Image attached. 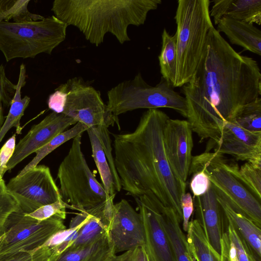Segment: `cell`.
Wrapping results in <instances>:
<instances>
[{
  "mask_svg": "<svg viewBox=\"0 0 261 261\" xmlns=\"http://www.w3.org/2000/svg\"><path fill=\"white\" fill-rule=\"evenodd\" d=\"M7 227L0 239V255L20 251L35 252L53 234L66 228L60 216L38 221L21 209L9 217Z\"/></svg>",
  "mask_w": 261,
  "mask_h": 261,
  "instance_id": "cell-10",
  "label": "cell"
},
{
  "mask_svg": "<svg viewBox=\"0 0 261 261\" xmlns=\"http://www.w3.org/2000/svg\"><path fill=\"white\" fill-rule=\"evenodd\" d=\"M162 222L171 243L176 261H195L189 249L187 237L182 231L174 211L160 205Z\"/></svg>",
  "mask_w": 261,
  "mask_h": 261,
  "instance_id": "cell-23",
  "label": "cell"
},
{
  "mask_svg": "<svg viewBox=\"0 0 261 261\" xmlns=\"http://www.w3.org/2000/svg\"><path fill=\"white\" fill-rule=\"evenodd\" d=\"M30 2V0H9L7 5L0 13V22L12 19L13 22L20 23L44 19L43 16L29 11L28 6Z\"/></svg>",
  "mask_w": 261,
  "mask_h": 261,
  "instance_id": "cell-29",
  "label": "cell"
},
{
  "mask_svg": "<svg viewBox=\"0 0 261 261\" xmlns=\"http://www.w3.org/2000/svg\"><path fill=\"white\" fill-rule=\"evenodd\" d=\"M92 157L98 170L105 190L110 196L116 195L122 189L112 155V140L108 127L98 125L87 130Z\"/></svg>",
  "mask_w": 261,
  "mask_h": 261,
  "instance_id": "cell-16",
  "label": "cell"
},
{
  "mask_svg": "<svg viewBox=\"0 0 261 261\" xmlns=\"http://www.w3.org/2000/svg\"><path fill=\"white\" fill-rule=\"evenodd\" d=\"M194 198L196 219L210 244L221 254V240L224 232V218L225 217L218 200L217 191L211 184L206 193Z\"/></svg>",
  "mask_w": 261,
  "mask_h": 261,
  "instance_id": "cell-18",
  "label": "cell"
},
{
  "mask_svg": "<svg viewBox=\"0 0 261 261\" xmlns=\"http://www.w3.org/2000/svg\"><path fill=\"white\" fill-rule=\"evenodd\" d=\"M239 169L236 163L229 162L223 154L205 151L192 157L189 172L203 170L231 207L261 227V201L243 183Z\"/></svg>",
  "mask_w": 261,
  "mask_h": 261,
  "instance_id": "cell-7",
  "label": "cell"
},
{
  "mask_svg": "<svg viewBox=\"0 0 261 261\" xmlns=\"http://www.w3.org/2000/svg\"><path fill=\"white\" fill-rule=\"evenodd\" d=\"M6 188L26 214L61 199L49 168L37 165L21 176L11 178Z\"/></svg>",
  "mask_w": 261,
  "mask_h": 261,
  "instance_id": "cell-11",
  "label": "cell"
},
{
  "mask_svg": "<svg viewBox=\"0 0 261 261\" xmlns=\"http://www.w3.org/2000/svg\"><path fill=\"white\" fill-rule=\"evenodd\" d=\"M110 261H149L143 247L135 248L115 255Z\"/></svg>",
  "mask_w": 261,
  "mask_h": 261,
  "instance_id": "cell-37",
  "label": "cell"
},
{
  "mask_svg": "<svg viewBox=\"0 0 261 261\" xmlns=\"http://www.w3.org/2000/svg\"><path fill=\"white\" fill-rule=\"evenodd\" d=\"M116 255L108 232L73 250H66L53 261H110Z\"/></svg>",
  "mask_w": 261,
  "mask_h": 261,
  "instance_id": "cell-22",
  "label": "cell"
},
{
  "mask_svg": "<svg viewBox=\"0 0 261 261\" xmlns=\"http://www.w3.org/2000/svg\"><path fill=\"white\" fill-rule=\"evenodd\" d=\"M68 25L52 15L42 20L16 23L0 22V51L6 62L50 55L66 38Z\"/></svg>",
  "mask_w": 261,
  "mask_h": 261,
  "instance_id": "cell-5",
  "label": "cell"
},
{
  "mask_svg": "<svg viewBox=\"0 0 261 261\" xmlns=\"http://www.w3.org/2000/svg\"><path fill=\"white\" fill-rule=\"evenodd\" d=\"M161 3V0H55L51 10L98 46L108 33L121 44L130 41L128 26L144 24L148 13Z\"/></svg>",
  "mask_w": 261,
  "mask_h": 261,
  "instance_id": "cell-3",
  "label": "cell"
},
{
  "mask_svg": "<svg viewBox=\"0 0 261 261\" xmlns=\"http://www.w3.org/2000/svg\"><path fill=\"white\" fill-rule=\"evenodd\" d=\"M210 0H178L176 24L177 64L173 87L187 83L200 62L211 28L214 26Z\"/></svg>",
  "mask_w": 261,
  "mask_h": 261,
  "instance_id": "cell-4",
  "label": "cell"
},
{
  "mask_svg": "<svg viewBox=\"0 0 261 261\" xmlns=\"http://www.w3.org/2000/svg\"><path fill=\"white\" fill-rule=\"evenodd\" d=\"M81 137L73 138L67 154L59 165L57 178L61 199L67 208L84 212L113 196L107 194L90 170L82 151Z\"/></svg>",
  "mask_w": 261,
  "mask_h": 261,
  "instance_id": "cell-6",
  "label": "cell"
},
{
  "mask_svg": "<svg viewBox=\"0 0 261 261\" xmlns=\"http://www.w3.org/2000/svg\"><path fill=\"white\" fill-rule=\"evenodd\" d=\"M214 152L237 160L261 163V133L249 132L233 122H226Z\"/></svg>",
  "mask_w": 261,
  "mask_h": 261,
  "instance_id": "cell-17",
  "label": "cell"
},
{
  "mask_svg": "<svg viewBox=\"0 0 261 261\" xmlns=\"http://www.w3.org/2000/svg\"><path fill=\"white\" fill-rule=\"evenodd\" d=\"M48 108L63 114L89 127L104 125L108 127L119 123L102 101L100 93L88 85L81 77H74L60 85L47 100Z\"/></svg>",
  "mask_w": 261,
  "mask_h": 261,
  "instance_id": "cell-8",
  "label": "cell"
},
{
  "mask_svg": "<svg viewBox=\"0 0 261 261\" xmlns=\"http://www.w3.org/2000/svg\"><path fill=\"white\" fill-rule=\"evenodd\" d=\"M210 12L216 25L223 17L260 25L261 0H216Z\"/></svg>",
  "mask_w": 261,
  "mask_h": 261,
  "instance_id": "cell-19",
  "label": "cell"
},
{
  "mask_svg": "<svg viewBox=\"0 0 261 261\" xmlns=\"http://www.w3.org/2000/svg\"><path fill=\"white\" fill-rule=\"evenodd\" d=\"M169 116L158 109H148L134 131L113 134L114 161L122 189L139 197L151 192L182 221L181 196L186 193L168 162L164 146V129Z\"/></svg>",
  "mask_w": 261,
  "mask_h": 261,
  "instance_id": "cell-2",
  "label": "cell"
},
{
  "mask_svg": "<svg viewBox=\"0 0 261 261\" xmlns=\"http://www.w3.org/2000/svg\"><path fill=\"white\" fill-rule=\"evenodd\" d=\"M180 207L182 215V229L187 232L190 219L194 211V202L190 193H185L181 196Z\"/></svg>",
  "mask_w": 261,
  "mask_h": 261,
  "instance_id": "cell-38",
  "label": "cell"
},
{
  "mask_svg": "<svg viewBox=\"0 0 261 261\" xmlns=\"http://www.w3.org/2000/svg\"><path fill=\"white\" fill-rule=\"evenodd\" d=\"M159 61L162 77L173 86L177 64L176 35L175 33L170 35L166 29L162 34V47Z\"/></svg>",
  "mask_w": 261,
  "mask_h": 261,
  "instance_id": "cell-26",
  "label": "cell"
},
{
  "mask_svg": "<svg viewBox=\"0 0 261 261\" xmlns=\"http://www.w3.org/2000/svg\"><path fill=\"white\" fill-rule=\"evenodd\" d=\"M216 30L220 33H223L232 44L261 55V32L253 24L223 17L217 24Z\"/></svg>",
  "mask_w": 261,
  "mask_h": 261,
  "instance_id": "cell-20",
  "label": "cell"
},
{
  "mask_svg": "<svg viewBox=\"0 0 261 261\" xmlns=\"http://www.w3.org/2000/svg\"><path fill=\"white\" fill-rule=\"evenodd\" d=\"M187 239L192 255L195 261H224L210 244L198 220L190 221Z\"/></svg>",
  "mask_w": 261,
  "mask_h": 261,
  "instance_id": "cell-25",
  "label": "cell"
},
{
  "mask_svg": "<svg viewBox=\"0 0 261 261\" xmlns=\"http://www.w3.org/2000/svg\"><path fill=\"white\" fill-rule=\"evenodd\" d=\"M231 122L252 133H261V98L244 106Z\"/></svg>",
  "mask_w": 261,
  "mask_h": 261,
  "instance_id": "cell-28",
  "label": "cell"
},
{
  "mask_svg": "<svg viewBox=\"0 0 261 261\" xmlns=\"http://www.w3.org/2000/svg\"><path fill=\"white\" fill-rule=\"evenodd\" d=\"M108 233L116 254L145 245L141 215L124 199L113 205Z\"/></svg>",
  "mask_w": 261,
  "mask_h": 261,
  "instance_id": "cell-14",
  "label": "cell"
},
{
  "mask_svg": "<svg viewBox=\"0 0 261 261\" xmlns=\"http://www.w3.org/2000/svg\"><path fill=\"white\" fill-rule=\"evenodd\" d=\"M245 186L261 201V163L246 162L238 171Z\"/></svg>",
  "mask_w": 261,
  "mask_h": 261,
  "instance_id": "cell-30",
  "label": "cell"
},
{
  "mask_svg": "<svg viewBox=\"0 0 261 261\" xmlns=\"http://www.w3.org/2000/svg\"><path fill=\"white\" fill-rule=\"evenodd\" d=\"M143 223L145 245L149 261H176L172 246L162 222L161 202L150 192L135 197Z\"/></svg>",
  "mask_w": 261,
  "mask_h": 261,
  "instance_id": "cell-12",
  "label": "cell"
},
{
  "mask_svg": "<svg viewBox=\"0 0 261 261\" xmlns=\"http://www.w3.org/2000/svg\"><path fill=\"white\" fill-rule=\"evenodd\" d=\"M192 174L190 187L194 197L200 196L209 190L211 183L207 175L202 170H196L189 172Z\"/></svg>",
  "mask_w": 261,
  "mask_h": 261,
  "instance_id": "cell-35",
  "label": "cell"
},
{
  "mask_svg": "<svg viewBox=\"0 0 261 261\" xmlns=\"http://www.w3.org/2000/svg\"><path fill=\"white\" fill-rule=\"evenodd\" d=\"M16 89V84L7 76L5 68L0 64V129L4 122V110L10 107Z\"/></svg>",
  "mask_w": 261,
  "mask_h": 261,
  "instance_id": "cell-31",
  "label": "cell"
},
{
  "mask_svg": "<svg viewBox=\"0 0 261 261\" xmlns=\"http://www.w3.org/2000/svg\"><path fill=\"white\" fill-rule=\"evenodd\" d=\"M174 88L162 77L158 84L151 86L138 73L133 79L122 82L108 91L107 105L116 116L139 109L167 108L186 118L185 98Z\"/></svg>",
  "mask_w": 261,
  "mask_h": 261,
  "instance_id": "cell-9",
  "label": "cell"
},
{
  "mask_svg": "<svg viewBox=\"0 0 261 261\" xmlns=\"http://www.w3.org/2000/svg\"><path fill=\"white\" fill-rule=\"evenodd\" d=\"M192 130L187 120L170 118L163 133L166 155L176 179L185 188L192 162Z\"/></svg>",
  "mask_w": 261,
  "mask_h": 261,
  "instance_id": "cell-13",
  "label": "cell"
},
{
  "mask_svg": "<svg viewBox=\"0 0 261 261\" xmlns=\"http://www.w3.org/2000/svg\"><path fill=\"white\" fill-rule=\"evenodd\" d=\"M66 208L67 205L60 199L54 203L40 207L32 213L25 214L38 221H42L55 216H60L64 220L66 218Z\"/></svg>",
  "mask_w": 261,
  "mask_h": 261,
  "instance_id": "cell-34",
  "label": "cell"
},
{
  "mask_svg": "<svg viewBox=\"0 0 261 261\" xmlns=\"http://www.w3.org/2000/svg\"><path fill=\"white\" fill-rule=\"evenodd\" d=\"M50 248H39L35 252L20 251L0 255V261H52Z\"/></svg>",
  "mask_w": 261,
  "mask_h": 261,
  "instance_id": "cell-32",
  "label": "cell"
},
{
  "mask_svg": "<svg viewBox=\"0 0 261 261\" xmlns=\"http://www.w3.org/2000/svg\"><path fill=\"white\" fill-rule=\"evenodd\" d=\"M26 68L24 64L20 66L18 80L16 89L10 107L8 114L0 129V143L11 128H16V134H21L22 127L20 125V119L28 107L30 98L28 96L21 97V90L26 83Z\"/></svg>",
  "mask_w": 261,
  "mask_h": 261,
  "instance_id": "cell-24",
  "label": "cell"
},
{
  "mask_svg": "<svg viewBox=\"0 0 261 261\" xmlns=\"http://www.w3.org/2000/svg\"><path fill=\"white\" fill-rule=\"evenodd\" d=\"M217 192L218 200L227 222L233 226L243 239L257 260L261 261L260 227L245 216L235 211Z\"/></svg>",
  "mask_w": 261,
  "mask_h": 261,
  "instance_id": "cell-21",
  "label": "cell"
},
{
  "mask_svg": "<svg viewBox=\"0 0 261 261\" xmlns=\"http://www.w3.org/2000/svg\"><path fill=\"white\" fill-rule=\"evenodd\" d=\"M76 123L74 119L63 114L53 112L47 115L39 123L33 125L16 144L14 153L7 164L6 172Z\"/></svg>",
  "mask_w": 261,
  "mask_h": 261,
  "instance_id": "cell-15",
  "label": "cell"
},
{
  "mask_svg": "<svg viewBox=\"0 0 261 261\" xmlns=\"http://www.w3.org/2000/svg\"><path fill=\"white\" fill-rule=\"evenodd\" d=\"M187 117L200 141L210 139L206 151L219 142L224 124L261 95L257 62L243 56L213 26L199 64L182 87Z\"/></svg>",
  "mask_w": 261,
  "mask_h": 261,
  "instance_id": "cell-1",
  "label": "cell"
},
{
  "mask_svg": "<svg viewBox=\"0 0 261 261\" xmlns=\"http://www.w3.org/2000/svg\"><path fill=\"white\" fill-rule=\"evenodd\" d=\"M89 128V126L83 123L77 122L71 128L57 135L50 141L35 151V157L20 171L17 176H21L29 170L38 165L43 159L57 148L69 140L73 139L77 136L82 135Z\"/></svg>",
  "mask_w": 261,
  "mask_h": 261,
  "instance_id": "cell-27",
  "label": "cell"
},
{
  "mask_svg": "<svg viewBox=\"0 0 261 261\" xmlns=\"http://www.w3.org/2000/svg\"><path fill=\"white\" fill-rule=\"evenodd\" d=\"M16 135L13 134L0 150V176L3 177L6 172L7 164L12 156L16 146Z\"/></svg>",
  "mask_w": 261,
  "mask_h": 261,
  "instance_id": "cell-36",
  "label": "cell"
},
{
  "mask_svg": "<svg viewBox=\"0 0 261 261\" xmlns=\"http://www.w3.org/2000/svg\"><path fill=\"white\" fill-rule=\"evenodd\" d=\"M226 232L234 246L238 261H258L243 239L229 223Z\"/></svg>",
  "mask_w": 261,
  "mask_h": 261,
  "instance_id": "cell-33",
  "label": "cell"
}]
</instances>
